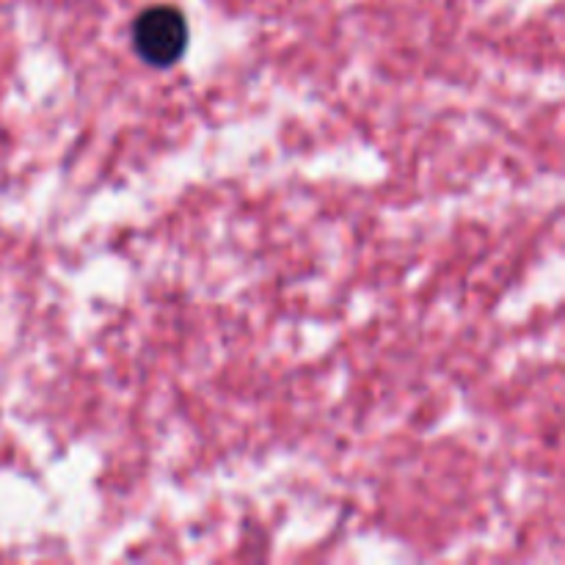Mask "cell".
Wrapping results in <instances>:
<instances>
[{"mask_svg": "<svg viewBox=\"0 0 565 565\" xmlns=\"http://www.w3.org/2000/svg\"><path fill=\"white\" fill-rule=\"evenodd\" d=\"M132 47L149 66L177 64L188 47V22L174 6H149L132 22Z\"/></svg>", "mask_w": 565, "mask_h": 565, "instance_id": "6da1fadb", "label": "cell"}]
</instances>
